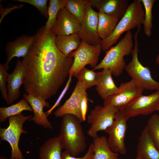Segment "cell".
I'll use <instances>...</instances> for the list:
<instances>
[{
    "label": "cell",
    "mask_w": 159,
    "mask_h": 159,
    "mask_svg": "<svg viewBox=\"0 0 159 159\" xmlns=\"http://www.w3.org/2000/svg\"><path fill=\"white\" fill-rule=\"evenodd\" d=\"M118 110L108 105L95 106L87 117V123L90 125L87 135L93 139L98 135V132L106 130L113 123Z\"/></svg>",
    "instance_id": "8"
},
{
    "label": "cell",
    "mask_w": 159,
    "mask_h": 159,
    "mask_svg": "<svg viewBox=\"0 0 159 159\" xmlns=\"http://www.w3.org/2000/svg\"><path fill=\"white\" fill-rule=\"evenodd\" d=\"M63 149L58 136L50 138L40 147L39 159H61Z\"/></svg>",
    "instance_id": "21"
},
{
    "label": "cell",
    "mask_w": 159,
    "mask_h": 159,
    "mask_svg": "<svg viewBox=\"0 0 159 159\" xmlns=\"http://www.w3.org/2000/svg\"><path fill=\"white\" fill-rule=\"evenodd\" d=\"M24 111L33 112L29 103L25 99L7 107H0V122H4L7 118L22 113Z\"/></svg>",
    "instance_id": "25"
},
{
    "label": "cell",
    "mask_w": 159,
    "mask_h": 159,
    "mask_svg": "<svg viewBox=\"0 0 159 159\" xmlns=\"http://www.w3.org/2000/svg\"><path fill=\"white\" fill-rule=\"evenodd\" d=\"M9 67L6 66L4 64H0V90L3 98L7 103L8 102L7 89L6 83L8 74L7 70Z\"/></svg>",
    "instance_id": "31"
},
{
    "label": "cell",
    "mask_w": 159,
    "mask_h": 159,
    "mask_svg": "<svg viewBox=\"0 0 159 159\" xmlns=\"http://www.w3.org/2000/svg\"><path fill=\"white\" fill-rule=\"evenodd\" d=\"M149 134L157 148L159 150V116L154 114L148 119L146 126Z\"/></svg>",
    "instance_id": "30"
},
{
    "label": "cell",
    "mask_w": 159,
    "mask_h": 159,
    "mask_svg": "<svg viewBox=\"0 0 159 159\" xmlns=\"http://www.w3.org/2000/svg\"><path fill=\"white\" fill-rule=\"evenodd\" d=\"M92 101L89 100L87 97V92L84 95L82 99L80 104V111L82 117L83 121L86 119V115L88 109V101Z\"/></svg>",
    "instance_id": "35"
},
{
    "label": "cell",
    "mask_w": 159,
    "mask_h": 159,
    "mask_svg": "<svg viewBox=\"0 0 159 159\" xmlns=\"http://www.w3.org/2000/svg\"><path fill=\"white\" fill-rule=\"evenodd\" d=\"M23 6V5L21 4L20 5H13L11 6L8 8H4L2 5L0 4V13L1 17L0 19V23L1 24L3 19L4 16L9 13L11 12L13 10L19 9L22 8Z\"/></svg>",
    "instance_id": "36"
},
{
    "label": "cell",
    "mask_w": 159,
    "mask_h": 159,
    "mask_svg": "<svg viewBox=\"0 0 159 159\" xmlns=\"http://www.w3.org/2000/svg\"><path fill=\"white\" fill-rule=\"evenodd\" d=\"M92 7L121 19L129 4L128 0H89Z\"/></svg>",
    "instance_id": "18"
},
{
    "label": "cell",
    "mask_w": 159,
    "mask_h": 159,
    "mask_svg": "<svg viewBox=\"0 0 159 159\" xmlns=\"http://www.w3.org/2000/svg\"><path fill=\"white\" fill-rule=\"evenodd\" d=\"M69 77L68 80L63 90L59 95L54 105L48 110L45 112V113L47 116L52 112L58 106L60 102L67 91L71 83L72 75H69Z\"/></svg>",
    "instance_id": "33"
},
{
    "label": "cell",
    "mask_w": 159,
    "mask_h": 159,
    "mask_svg": "<svg viewBox=\"0 0 159 159\" xmlns=\"http://www.w3.org/2000/svg\"><path fill=\"white\" fill-rule=\"evenodd\" d=\"M89 0H66L65 7L82 23L85 16L86 6Z\"/></svg>",
    "instance_id": "26"
},
{
    "label": "cell",
    "mask_w": 159,
    "mask_h": 159,
    "mask_svg": "<svg viewBox=\"0 0 159 159\" xmlns=\"http://www.w3.org/2000/svg\"><path fill=\"white\" fill-rule=\"evenodd\" d=\"M66 0H50L47 9L48 18L45 26L46 29L51 31L56 22L58 13L64 8Z\"/></svg>",
    "instance_id": "27"
},
{
    "label": "cell",
    "mask_w": 159,
    "mask_h": 159,
    "mask_svg": "<svg viewBox=\"0 0 159 159\" xmlns=\"http://www.w3.org/2000/svg\"><path fill=\"white\" fill-rule=\"evenodd\" d=\"M87 89L82 83L78 81L71 96L54 113L57 117H62L67 114L73 115L82 122L80 111V104Z\"/></svg>",
    "instance_id": "12"
},
{
    "label": "cell",
    "mask_w": 159,
    "mask_h": 159,
    "mask_svg": "<svg viewBox=\"0 0 159 159\" xmlns=\"http://www.w3.org/2000/svg\"><path fill=\"white\" fill-rule=\"evenodd\" d=\"M140 27L141 26L138 27L134 35V47L131 53V60L126 65L124 69L130 76L131 80L143 90L155 91L159 89V82L152 78L150 69L148 67L143 65L138 58V36Z\"/></svg>",
    "instance_id": "5"
},
{
    "label": "cell",
    "mask_w": 159,
    "mask_h": 159,
    "mask_svg": "<svg viewBox=\"0 0 159 159\" xmlns=\"http://www.w3.org/2000/svg\"><path fill=\"white\" fill-rule=\"evenodd\" d=\"M136 152L137 157L140 159H159V150L152 140L146 126L139 137Z\"/></svg>",
    "instance_id": "19"
},
{
    "label": "cell",
    "mask_w": 159,
    "mask_h": 159,
    "mask_svg": "<svg viewBox=\"0 0 159 159\" xmlns=\"http://www.w3.org/2000/svg\"><path fill=\"white\" fill-rule=\"evenodd\" d=\"M27 56L24 89L29 95L46 100L56 94L64 83L73 58L62 54L55 42L56 35L42 26L34 35Z\"/></svg>",
    "instance_id": "1"
},
{
    "label": "cell",
    "mask_w": 159,
    "mask_h": 159,
    "mask_svg": "<svg viewBox=\"0 0 159 159\" xmlns=\"http://www.w3.org/2000/svg\"><path fill=\"white\" fill-rule=\"evenodd\" d=\"M119 92L104 100V105L113 107L119 110L125 109L142 95L143 90L132 80L121 83Z\"/></svg>",
    "instance_id": "10"
},
{
    "label": "cell",
    "mask_w": 159,
    "mask_h": 159,
    "mask_svg": "<svg viewBox=\"0 0 159 159\" xmlns=\"http://www.w3.org/2000/svg\"><path fill=\"white\" fill-rule=\"evenodd\" d=\"M23 96L30 105L34 113L33 115L28 121H33L45 128L52 129L53 128L52 125L43 110L44 107H50L49 103L39 96L26 93H24Z\"/></svg>",
    "instance_id": "16"
},
{
    "label": "cell",
    "mask_w": 159,
    "mask_h": 159,
    "mask_svg": "<svg viewBox=\"0 0 159 159\" xmlns=\"http://www.w3.org/2000/svg\"><path fill=\"white\" fill-rule=\"evenodd\" d=\"M156 111H158L159 112L158 115L159 116V105L158 106L157 108Z\"/></svg>",
    "instance_id": "39"
},
{
    "label": "cell",
    "mask_w": 159,
    "mask_h": 159,
    "mask_svg": "<svg viewBox=\"0 0 159 159\" xmlns=\"http://www.w3.org/2000/svg\"><path fill=\"white\" fill-rule=\"evenodd\" d=\"M144 6L145 17L143 23L144 32L148 37L152 34L151 29L153 28L152 14V7L155 0H140Z\"/></svg>",
    "instance_id": "29"
},
{
    "label": "cell",
    "mask_w": 159,
    "mask_h": 159,
    "mask_svg": "<svg viewBox=\"0 0 159 159\" xmlns=\"http://www.w3.org/2000/svg\"><path fill=\"white\" fill-rule=\"evenodd\" d=\"M145 10L140 0H135L129 4L125 14L113 32L108 37L102 40L100 44L102 50L107 51L124 32L143 24Z\"/></svg>",
    "instance_id": "3"
},
{
    "label": "cell",
    "mask_w": 159,
    "mask_h": 159,
    "mask_svg": "<svg viewBox=\"0 0 159 159\" xmlns=\"http://www.w3.org/2000/svg\"><path fill=\"white\" fill-rule=\"evenodd\" d=\"M93 139L94 159H118V153L111 150L105 136L97 135Z\"/></svg>",
    "instance_id": "22"
},
{
    "label": "cell",
    "mask_w": 159,
    "mask_h": 159,
    "mask_svg": "<svg viewBox=\"0 0 159 159\" xmlns=\"http://www.w3.org/2000/svg\"><path fill=\"white\" fill-rule=\"evenodd\" d=\"M135 159H140L139 158H138L137 157L136 158H135Z\"/></svg>",
    "instance_id": "40"
},
{
    "label": "cell",
    "mask_w": 159,
    "mask_h": 159,
    "mask_svg": "<svg viewBox=\"0 0 159 159\" xmlns=\"http://www.w3.org/2000/svg\"><path fill=\"white\" fill-rule=\"evenodd\" d=\"M93 143L90 144L87 152L82 157L76 158L71 155L67 151H64L62 153L61 159H94L92 151Z\"/></svg>",
    "instance_id": "34"
},
{
    "label": "cell",
    "mask_w": 159,
    "mask_h": 159,
    "mask_svg": "<svg viewBox=\"0 0 159 159\" xmlns=\"http://www.w3.org/2000/svg\"><path fill=\"white\" fill-rule=\"evenodd\" d=\"M56 44L64 55L68 56L80 46L82 40L77 34L68 35H57L55 39Z\"/></svg>",
    "instance_id": "24"
},
{
    "label": "cell",
    "mask_w": 159,
    "mask_h": 159,
    "mask_svg": "<svg viewBox=\"0 0 159 159\" xmlns=\"http://www.w3.org/2000/svg\"><path fill=\"white\" fill-rule=\"evenodd\" d=\"M32 116H25L22 113L10 117L8 118L9 125L7 127L0 128L1 140L7 142L11 148L10 159H24L23 155L19 147V142L22 133H28L23 128L24 123Z\"/></svg>",
    "instance_id": "6"
},
{
    "label": "cell",
    "mask_w": 159,
    "mask_h": 159,
    "mask_svg": "<svg viewBox=\"0 0 159 159\" xmlns=\"http://www.w3.org/2000/svg\"><path fill=\"white\" fill-rule=\"evenodd\" d=\"M98 33L102 40L108 37L115 28L120 20L117 17L106 14L99 10Z\"/></svg>",
    "instance_id": "23"
},
{
    "label": "cell",
    "mask_w": 159,
    "mask_h": 159,
    "mask_svg": "<svg viewBox=\"0 0 159 159\" xmlns=\"http://www.w3.org/2000/svg\"><path fill=\"white\" fill-rule=\"evenodd\" d=\"M92 8L89 1L86 6L84 19L77 34L82 40L89 44L100 45L102 39L98 33V12Z\"/></svg>",
    "instance_id": "11"
},
{
    "label": "cell",
    "mask_w": 159,
    "mask_h": 159,
    "mask_svg": "<svg viewBox=\"0 0 159 159\" xmlns=\"http://www.w3.org/2000/svg\"><path fill=\"white\" fill-rule=\"evenodd\" d=\"M0 159H8L4 156H1L0 157Z\"/></svg>",
    "instance_id": "38"
},
{
    "label": "cell",
    "mask_w": 159,
    "mask_h": 159,
    "mask_svg": "<svg viewBox=\"0 0 159 159\" xmlns=\"http://www.w3.org/2000/svg\"><path fill=\"white\" fill-rule=\"evenodd\" d=\"M102 50L100 45H91L82 40L79 47L69 55L73 58V62L69 75L75 77L87 64L93 69L95 68L97 65Z\"/></svg>",
    "instance_id": "9"
},
{
    "label": "cell",
    "mask_w": 159,
    "mask_h": 159,
    "mask_svg": "<svg viewBox=\"0 0 159 159\" xmlns=\"http://www.w3.org/2000/svg\"><path fill=\"white\" fill-rule=\"evenodd\" d=\"M22 3L29 4L36 8L39 13L48 19L47 0H14Z\"/></svg>",
    "instance_id": "32"
},
{
    "label": "cell",
    "mask_w": 159,
    "mask_h": 159,
    "mask_svg": "<svg viewBox=\"0 0 159 159\" xmlns=\"http://www.w3.org/2000/svg\"><path fill=\"white\" fill-rule=\"evenodd\" d=\"M111 70L108 68H103L98 72L96 90L104 100L119 91V87L116 86L113 80Z\"/></svg>",
    "instance_id": "20"
},
{
    "label": "cell",
    "mask_w": 159,
    "mask_h": 159,
    "mask_svg": "<svg viewBox=\"0 0 159 159\" xmlns=\"http://www.w3.org/2000/svg\"><path fill=\"white\" fill-rule=\"evenodd\" d=\"M159 105V89L149 95H141L125 109L131 117L150 114L156 111Z\"/></svg>",
    "instance_id": "13"
},
{
    "label": "cell",
    "mask_w": 159,
    "mask_h": 159,
    "mask_svg": "<svg viewBox=\"0 0 159 159\" xmlns=\"http://www.w3.org/2000/svg\"><path fill=\"white\" fill-rule=\"evenodd\" d=\"M155 63L159 65V54L157 55L156 58L155 59Z\"/></svg>",
    "instance_id": "37"
},
{
    "label": "cell",
    "mask_w": 159,
    "mask_h": 159,
    "mask_svg": "<svg viewBox=\"0 0 159 159\" xmlns=\"http://www.w3.org/2000/svg\"><path fill=\"white\" fill-rule=\"evenodd\" d=\"M26 68L25 60L23 59L20 61L18 59L14 71L8 74L7 82L8 104L14 102L20 96L19 89L24 84Z\"/></svg>",
    "instance_id": "15"
},
{
    "label": "cell",
    "mask_w": 159,
    "mask_h": 159,
    "mask_svg": "<svg viewBox=\"0 0 159 159\" xmlns=\"http://www.w3.org/2000/svg\"><path fill=\"white\" fill-rule=\"evenodd\" d=\"M133 45L131 32H127L115 46L106 51L103 59L92 70L108 68L112 75L116 77L120 76L126 65L124 57L131 54Z\"/></svg>",
    "instance_id": "4"
},
{
    "label": "cell",
    "mask_w": 159,
    "mask_h": 159,
    "mask_svg": "<svg viewBox=\"0 0 159 159\" xmlns=\"http://www.w3.org/2000/svg\"><path fill=\"white\" fill-rule=\"evenodd\" d=\"M97 77L98 72L85 67L81 69L74 77L78 79V81L84 84L87 89L93 86H96Z\"/></svg>",
    "instance_id": "28"
},
{
    "label": "cell",
    "mask_w": 159,
    "mask_h": 159,
    "mask_svg": "<svg viewBox=\"0 0 159 159\" xmlns=\"http://www.w3.org/2000/svg\"><path fill=\"white\" fill-rule=\"evenodd\" d=\"M81 26L79 20L64 7L59 11L51 31L56 36L68 35L78 34Z\"/></svg>",
    "instance_id": "14"
},
{
    "label": "cell",
    "mask_w": 159,
    "mask_h": 159,
    "mask_svg": "<svg viewBox=\"0 0 159 159\" xmlns=\"http://www.w3.org/2000/svg\"><path fill=\"white\" fill-rule=\"evenodd\" d=\"M34 35H23L15 40L7 43L5 50L7 58L5 64L9 67V64L14 57H25L28 54L33 44Z\"/></svg>",
    "instance_id": "17"
},
{
    "label": "cell",
    "mask_w": 159,
    "mask_h": 159,
    "mask_svg": "<svg viewBox=\"0 0 159 159\" xmlns=\"http://www.w3.org/2000/svg\"><path fill=\"white\" fill-rule=\"evenodd\" d=\"M62 117L58 137L63 149L72 156L76 157L84 151L86 147V138L81 122L71 114Z\"/></svg>",
    "instance_id": "2"
},
{
    "label": "cell",
    "mask_w": 159,
    "mask_h": 159,
    "mask_svg": "<svg viewBox=\"0 0 159 159\" xmlns=\"http://www.w3.org/2000/svg\"><path fill=\"white\" fill-rule=\"evenodd\" d=\"M130 118L125 109L118 110L113 124L105 131L109 135L108 142L111 149L114 152L121 154L126 153L125 138L127 121Z\"/></svg>",
    "instance_id": "7"
}]
</instances>
